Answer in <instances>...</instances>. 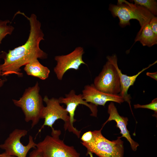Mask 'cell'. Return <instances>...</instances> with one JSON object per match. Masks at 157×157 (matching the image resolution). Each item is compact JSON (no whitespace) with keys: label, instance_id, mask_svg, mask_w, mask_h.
<instances>
[{"label":"cell","instance_id":"obj_3","mask_svg":"<svg viewBox=\"0 0 157 157\" xmlns=\"http://www.w3.org/2000/svg\"><path fill=\"white\" fill-rule=\"evenodd\" d=\"M40 90L39 83L37 82L34 86L26 89L19 100H12L14 104L22 110L25 121L32 122L31 128L38 123L44 106L43 99L39 93Z\"/></svg>","mask_w":157,"mask_h":157},{"label":"cell","instance_id":"obj_2","mask_svg":"<svg viewBox=\"0 0 157 157\" xmlns=\"http://www.w3.org/2000/svg\"><path fill=\"white\" fill-rule=\"evenodd\" d=\"M109 10L114 17H118L119 24L121 27L130 25L129 21L131 19L137 20L141 26L137 34L155 16L145 7L125 0H118L117 5L110 4Z\"/></svg>","mask_w":157,"mask_h":157},{"label":"cell","instance_id":"obj_26","mask_svg":"<svg viewBox=\"0 0 157 157\" xmlns=\"http://www.w3.org/2000/svg\"><path fill=\"white\" fill-rule=\"evenodd\" d=\"M1 154H0V157H1Z\"/></svg>","mask_w":157,"mask_h":157},{"label":"cell","instance_id":"obj_20","mask_svg":"<svg viewBox=\"0 0 157 157\" xmlns=\"http://www.w3.org/2000/svg\"><path fill=\"white\" fill-rule=\"evenodd\" d=\"M149 24L153 32L157 35V18L156 16L153 17L150 20Z\"/></svg>","mask_w":157,"mask_h":157},{"label":"cell","instance_id":"obj_14","mask_svg":"<svg viewBox=\"0 0 157 157\" xmlns=\"http://www.w3.org/2000/svg\"><path fill=\"white\" fill-rule=\"evenodd\" d=\"M24 70L28 75L45 80L50 72L49 69L41 64L38 59L34 60L25 65Z\"/></svg>","mask_w":157,"mask_h":157},{"label":"cell","instance_id":"obj_15","mask_svg":"<svg viewBox=\"0 0 157 157\" xmlns=\"http://www.w3.org/2000/svg\"><path fill=\"white\" fill-rule=\"evenodd\" d=\"M135 43L139 41L143 46L151 47L157 43V35L153 31L149 23L143 28L135 39Z\"/></svg>","mask_w":157,"mask_h":157},{"label":"cell","instance_id":"obj_9","mask_svg":"<svg viewBox=\"0 0 157 157\" xmlns=\"http://www.w3.org/2000/svg\"><path fill=\"white\" fill-rule=\"evenodd\" d=\"M84 53L83 48L78 47L68 54L55 56L54 59L57 64L53 70L57 79L61 80L65 72L69 70H77L81 65H86L82 58Z\"/></svg>","mask_w":157,"mask_h":157},{"label":"cell","instance_id":"obj_6","mask_svg":"<svg viewBox=\"0 0 157 157\" xmlns=\"http://www.w3.org/2000/svg\"><path fill=\"white\" fill-rule=\"evenodd\" d=\"M61 134L60 130H52L51 135H47L36 143V148L44 157H81L74 147L67 145L60 138Z\"/></svg>","mask_w":157,"mask_h":157},{"label":"cell","instance_id":"obj_18","mask_svg":"<svg viewBox=\"0 0 157 157\" xmlns=\"http://www.w3.org/2000/svg\"><path fill=\"white\" fill-rule=\"evenodd\" d=\"M135 108H144L154 110L156 114L157 113V99L156 98L152 101L149 104L141 105L138 104L134 105Z\"/></svg>","mask_w":157,"mask_h":157},{"label":"cell","instance_id":"obj_25","mask_svg":"<svg viewBox=\"0 0 157 157\" xmlns=\"http://www.w3.org/2000/svg\"><path fill=\"white\" fill-rule=\"evenodd\" d=\"M88 154L89 155L90 157H94L93 156L92 153L90 151H87Z\"/></svg>","mask_w":157,"mask_h":157},{"label":"cell","instance_id":"obj_19","mask_svg":"<svg viewBox=\"0 0 157 157\" xmlns=\"http://www.w3.org/2000/svg\"><path fill=\"white\" fill-rule=\"evenodd\" d=\"M93 135L92 132L89 131L84 133L81 138L82 142L88 143L92 139Z\"/></svg>","mask_w":157,"mask_h":157},{"label":"cell","instance_id":"obj_1","mask_svg":"<svg viewBox=\"0 0 157 157\" xmlns=\"http://www.w3.org/2000/svg\"><path fill=\"white\" fill-rule=\"evenodd\" d=\"M28 20L30 30L28 39L22 46L10 50L8 53L3 52L0 57L4 59V63L0 65L1 76L15 74L19 77L23 76L21 67L38 58L42 59L47 58V54L39 47L40 42L44 40V34L41 28V24L37 16L32 14L28 17L18 12Z\"/></svg>","mask_w":157,"mask_h":157},{"label":"cell","instance_id":"obj_13","mask_svg":"<svg viewBox=\"0 0 157 157\" xmlns=\"http://www.w3.org/2000/svg\"><path fill=\"white\" fill-rule=\"evenodd\" d=\"M108 112L109 116L104 125L108 121L112 120L115 121L117 123V127L119 128L120 131V133L122 135V136L118 138L125 137L130 144L132 149L133 151H136L139 144L132 139L129 132L127 128L128 120V118L119 115L114 104L112 102L108 106Z\"/></svg>","mask_w":157,"mask_h":157},{"label":"cell","instance_id":"obj_21","mask_svg":"<svg viewBox=\"0 0 157 157\" xmlns=\"http://www.w3.org/2000/svg\"><path fill=\"white\" fill-rule=\"evenodd\" d=\"M28 157H44L41 152L37 148L31 151Z\"/></svg>","mask_w":157,"mask_h":157},{"label":"cell","instance_id":"obj_17","mask_svg":"<svg viewBox=\"0 0 157 157\" xmlns=\"http://www.w3.org/2000/svg\"><path fill=\"white\" fill-rule=\"evenodd\" d=\"M10 22L8 20H0V45L2 40L8 35H11L14 30V27L8 24Z\"/></svg>","mask_w":157,"mask_h":157},{"label":"cell","instance_id":"obj_4","mask_svg":"<svg viewBox=\"0 0 157 157\" xmlns=\"http://www.w3.org/2000/svg\"><path fill=\"white\" fill-rule=\"evenodd\" d=\"M43 99L46 106L43 108L41 119H44V122L38 133L41 132L45 126L50 127L52 130L54 129L53 127V124L57 120L61 119L64 122L65 130L73 133L79 138L81 131L72 125L68 112L65 108L60 105L58 99L54 97L49 99L47 96H45Z\"/></svg>","mask_w":157,"mask_h":157},{"label":"cell","instance_id":"obj_23","mask_svg":"<svg viewBox=\"0 0 157 157\" xmlns=\"http://www.w3.org/2000/svg\"><path fill=\"white\" fill-rule=\"evenodd\" d=\"M1 74L2 72L0 68V88H1L5 82L4 80H2L0 78V77L1 76Z\"/></svg>","mask_w":157,"mask_h":157},{"label":"cell","instance_id":"obj_8","mask_svg":"<svg viewBox=\"0 0 157 157\" xmlns=\"http://www.w3.org/2000/svg\"><path fill=\"white\" fill-rule=\"evenodd\" d=\"M27 130L16 129L9 135L4 142L0 144V148L5 151L7 155L16 157H26L27 154L32 148H36V143L31 135L29 136L28 144L24 145L21 142V138L26 135Z\"/></svg>","mask_w":157,"mask_h":157},{"label":"cell","instance_id":"obj_24","mask_svg":"<svg viewBox=\"0 0 157 157\" xmlns=\"http://www.w3.org/2000/svg\"><path fill=\"white\" fill-rule=\"evenodd\" d=\"M1 154V157H16L14 156L8 155L6 154L5 152H3Z\"/></svg>","mask_w":157,"mask_h":157},{"label":"cell","instance_id":"obj_5","mask_svg":"<svg viewBox=\"0 0 157 157\" xmlns=\"http://www.w3.org/2000/svg\"><path fill=\"white\" fill-rule=\"evenodd\" d=\"M102 128L93 131V137L88 142H81L87 151L94 153L99 157H123V142L119 138L110 141L101 133Z\"/></svg>","mask_w":157,"mask_h":157},{"label":"cell","instance_id":"obj_11","mask_svg":"<svg viewBox=\"0 0 157 157\" xmlns=\"http://www.w3.org/2000/svg\"><path fill=\"white\" fill-rule=\"evenodd\" d=\"M82 94L83 99L87 102L96 106L101 105L104 106L106 103L109 101L119 104L124 101L119 95H111L100 91L96 88L93 84L85 85Z\"/></svg>","mask_w":157,"mask_h":157},{"label":"cell","instance_id":"obj_16","mask_svg":"<svg viewBox=\"0 0 157 157\" xmlns=\"http://www.w3.org/2000/svg\"><path fill=\"white\" fill-rule=\"evenodd\" d=\"M135 4L142 6L147 9L155 16L157 15V2L154 0H134Z\"/></svg>","mask_w":157,"mask_h":157},{"label":"cell","instance_id":"obj_22","mask_svg":"<svg viewBox=\"0 0 157 157\" xmlns=\"http://www.w3.org/2000/svg\"><path fill=\"white\" fill-rule=\"evenodd\" d=\"M146 75L153 78L156 81L157 80V72H147L146 73Z\"/></svg>","mask_w":157,"mask_h":157},{"label":"cell","instance_id":"obj_7","mask_svg":"<svg viewBox=\"0 0 157 157\" xmlns=\"http://www.w3.org/2000/svg\"><path fill=\"white\" fill-rule=\"evenodd\" d=\"M98 76L95 78L93 85L100 91L109 94L119 95L121 85L119 75L110 56Z\"/></svg>","mask_w":157,"mask_h":157},{"label":"cell","instance_id":"obj_12","mask_svg":"<svg viewBox=\"0 0 157 157\" xmlns=\"http://www.w3.org/2000/svg\"><path fill=\"white\" fill-rule=\"evenodd\" d=\"M110 57L115 66L119 77L121 85V91L119 94L125 101L128 103L132 112L131 105L130 95L128 93V91L130 87L133 85L135 82L137 78L142 72L149 68L156 63L155 62L152 64L150 65L148 67L143 68L137 74L132 76H128L123 74L121 70L119 68L117 65V58L115 55H113Z\"/></svg>","mask_w":157,"mask_h":157},{"label":"cell","instance_id":"obj_10","mask_svg":"<svg viewBox=\"0 0 157 157\" xmlns=\"http://www.w3.org/2000/svg\"><path fill=\"white\" fill-rule=\"evenodd\" d=\"M65 97H60L58 98L60 104L66 105L65 108L69 114L71 124L76 121L74 118L75 112L77 106L79 104H82L88 107L92 112L91 115L97 117V106L91 103L88 104L83 98L82 94H77L74 90H71L67 94H65Z\"/></svg>","mask_w":157,"mask_h":157}]
</instances>
